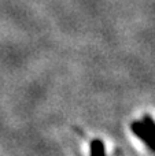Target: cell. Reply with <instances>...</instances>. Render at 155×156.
Wrapping results in <instances>:
<instances>
[{
    "instance_id": "cell-1",
    "label": "cell",
    "mask_w": 155,
    "mask_h": 156,
    "mask_svg": "<svg viewBox=\"0 0 155 156\" xmlns=\"http://www.w3.org/2000/svg\"><path fill=\"white\" fill-rule=\"evenodd\" d=\"M132 130L155 152V123L150 116H146L142 122H133Z\"/></svg>"
},
{
    "instance_id": "cell-2",
    "label": "cell",
    "mask_w": 155,
    "mask_h": 156,
    "mask_svg": "<svg viewBox=\"0 0 155 156\" xmlns=\"http://www.w3.org/2000/svg\"><path fill=\"white\" fill-rule=\"evenodd\" d=\"M91 156H106L104 155V145L102 144V141H92V144H91Z\"/></svg>"
}]
</instances>
